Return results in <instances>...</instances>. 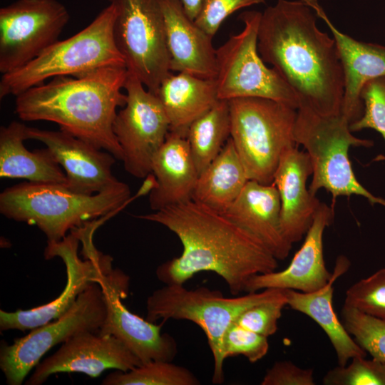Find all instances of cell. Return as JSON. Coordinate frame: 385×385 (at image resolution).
Returning a JSON list of instances; mask_svg holds the SVG:
<instances>
[{
	"instance_id": "cell-1",
	"label": "cell",
	"mask_w": 385,
	"mask_h": 385,
	"mask_svg": "<svg viewBox=\"0 0 385 385\" xmlns=\"http://www.w3.org/2000/svg\"><path fill=\"white\" fill-rule=\"evenodd\" d=\"M315 14L302 0H277L262 13L257 50L291 87L299 106L338 115L344 94L343 66L335 40L318 29Z\"/></svg>"
},
{
	"instance_id": "cell-2",
	"label": "cell",
	"mask_w": 385,
	"mask_h": 385,
	"mask_svg": "<svg viewBox=\"0 0 385 385\" xmlns=\"http://www.w3.org/2000/svg\"><path fill=\"white\" fill-rule=\"evenodd\" d=\"M136 217L163 225L183 245L179 257L156 269L165 284H183L200 272H212L237 295L252 276L278 267L272 253L222 213L192 200Z\"/></svg>"
},
{
	"instance_id": "cell-3",
	"label": "cell",
	"mask_w": 385,
	"mask_h": 385,
	"mask_svg": "<svg viewBox=\"0 0 385 385\" xmlns=\"http://www.w3.org/2000/svg\"><path fill=\"white\" fill-rule=\"evenodd\" d=\"M125 66L103 67L79 76H61L16 96L15 113L24 121L46 120L122 160L113 125L126 103Z\"/></svg>"
},
{
	"instance_id": "cell-4",
	"label": "cell",
	"mask_w": 385,
	"mask_h": 385,
	"mask_svg": "<svg viewBox=\"0 0 385 385\" xmlns=\"http://www.w3.org/2000/svg\"><path fill=\"white\" fill-rule=\"evenodd\" d=\"M130 201V190L121 185L86 195L58 183L24 182L0 194V212L6 217L37 226L47 242L63 240L68 232L108 215H115Z\"/></svg>"
},
{
	"instance_id": "cell-5",
	"label": "cell",
	"mask_w": 385,
	"mask_h": 385,
	"mask_svg": "<svg viewBox=\"0 0 385 385\" xmlns=\"http://www.w3.org/2000/svg\"><path fill=\"white\" fill-rule=\"evenodd\" d=\"M115 17V9L109 4L75 35L58 40L27 64L3 74L0 98L16 96L56 76L76 77L106 66H125L113 38Z\"/></svg>"
},
{
	"instance_id": "cell-6",
	"label": "cell",
	"mask_w": 385,
	"mask_h": 385,
	"mask_svg": "<svg viewBox=\"0 0 385 385\" xmlns=\"http://www.w3.org/2000/svg\"><path fill=\"white\" fill-rule=\"evenodd\" d=\"M349 123L342 114L322 115L305 105L297 109L294 138L308 154L312 166L309 192L324 189L332 196V207L339 196L359 195L371 205L385 207V200L375 196L356 179L349 158L351 146L371 148V140L354 136Z\"/></svg>"
},
{
	"instance_id": "cell-7",
	"label": "cell",
	"mask_w": 385,
	"mask_h": 385,
	"mask_svg": "<svg viewBox=\"0 0 385 385\" xmlns=\"http://www.w3.org/2000/svg\"><path fill=\"white\" fill-rule=\"evenodd\" d=\"M281 289H265L260 292L234 297H225L221 292L200 287L186 289L183 284H165L155 290L146 300V319L188 320L205 332L212 351L214 369L212 381H225L224 339L230 327L249 307L277 295Z\"/></svg>"
},
{
	"instance_id": "cell-8",
	"label": "cell",
	"mask_w": 385,
	"mask_h": 385,
	"mask_svg": "<svg viewBox=\"0 0 385 385\" xmlns=\"http://www.w3.org/2000/svg\"><path fill=\"white\" fill-rule=\"evenodd\" d=\"M230 138L249 180L271 184L282 155L298 146L297 109L263 98L229 100Z\"/></svg>"
},
{
	"instance_id": "cell-9",
	"label": "cell",
	"mask_w": 385,
	"mask_h": 385,
	"mask_svg": "<svg viewBox=\"0 0 385 385\" xmlns=\"http://www.w3.org/2000/svg\"><path fill=\"white\" fill-rule=\"evenodd\" d=\"M98 225L91 222L71 230L58 242H47L44 257H59L66 270V284L61 293L47 304L15 312L0 310V329L25 332L56 319L66 312L78 297L113 268V259L94 246L93 237Z\"/></svg>"
},
{
	"instance_id": "cell-10",
	"label": "cell",
	"mask_w": 385,
	"mask_h": 385,
	"mask_svg": "<svg viewBox=\"0 0 385 385\" xmlns=\"http://www.w3.org/2000/svg\"><path fill=\"white\" fill-rule=\"evenodd\" d=\"M261 16L257 11L241 14L239 19L244 23L242 31L230 36L216 49L218 98H263L297 109L299 101L294 92L274 68L265 64L258 53Z\"/></svg>"
},
{
	"instance_id": "cell-11",
	"label": "cell",
	"mask_w": 385,
	"mask_h": 385,
	"mask_svg": "<svg viewBox=\"0 0 385 385\" xmlns=\"http://www.w3.org/2000/svg\"><path fill=\"white\" fill-rule=\"evenodd\" d=\"M115 9L113 38L128 71L153 93L171 72L158 0H108Z\"/></svg>"
},
{
	"instance_id": "cell-12",
	"label": "cell",
	"mask_w": 385,
	"mask_h": 385,
	"mask_svg": "<svg viewBox=\"0 0 385 385\" xmlns=\"http://www.w3.org/2000/svg\"><path fill=\"white\" fill-rule=\"evenodd\" d=\"M106 315V303L102 287L93 283L77 298L63 315L31 329L16 338L11 344L1 342L0 368L9 385H21L29 373L51 348L85 332L99 331Z\"/></svg>"
},
{
	"instance_id": "cell-13",
	"label": "cell",
	"mask_w": 385,
	"mask_h": 385,
	"mask_svg": "<svg viewBox=\"0 0 385 385\" xmlns=\"http://www.w3.org/2000/svg\"><path fill=\"white\" fill-rule=\"evenodd\" d=\"M128 71L126 103L117 113L113 133L121 148L127 173L137 178L151 174L153 159L170 131V121L158 96Z\"/></svg>"
},
{
	"instance_id": "cell-14",
	"label": "cell",
	"mask_w": 385,
	"mask_h": 385,
	"mask_svg": "<svg viewBox=\"0 0 385 385\" xmlns=\"http://www.w3.org/2000/svg\"><path fill=\"white\" fill-rule=\"evenodd\" d=\"M58 0H16L0 9V72L27 64L58 41L69 21Z\"/></svg>"
},
{
	"instance_id": "cell-15",
	"label": "cell",
	"mask_w": 385,
	"mask_h": 385,
	"mask_svg": "<svg viewBox=\"0 0 385 385\" xmlns=\"http://www.w3.org/2000/svg\"><path fill=\"white\" fill-rule=\"evenodd\" d=\"M106 303V315L98 331L120 341L141 361H173L178 353L175 339L161 333L165 322L159 324L144 319L131 312L123 303L128 296L130 277L122 270L112 268L98 282Z\"/></svg>"
},
{
	"instance_id": "cell-16",
	"label": "cell",
	"mask_w": 385,
	"mask_h": 385,
	"mask_svg": "<svg viewBox=\"0 0 385 385\" xmlns=\"http://www.w3.org/2000/svg\"><path fill=\"white\" fill-rule=\"evenodd\" d=\"M142 363L120 341L98 332H85L63 342L52 355L39 362L26 381L41 385L51 375L83 373L96 378L107 369L129 371Z\"/></svg>"
},
{
	"instance_id": "cell-17",
	"label": "cell",
	"mask_w": 385,
	"mask_h": 385,
	"mask_svg": "<svg viewBox=\"0 0 385 385\" xmlns=\"http://www.w3.org/2000/svg\"><path fill=\"white\" fill-rule=\"evenodd\" d=\"M26 140L43 143L54 155L66 176V187L86 195H93L121 185L112 173L115 158L109 152L64 130L26 127Z\"/></svg>"
},
{
	"instance_id": "cell-18",
	"label": "cell",
	"mask_w": 385,
	"mask_h": 385,
	"mask_svg": "<svg viewBox=\"0 0 385 385\" xmlns=\"http://www.w3.org/2000/svg\"><path fill=\"white\" fill-rule=\"evenodd\" d=\"M334 208L321 205L304 241L294 254L290 264L283 270L257 274L247 282L244 291L255 292L265 289H293L304 293L317 291L326 286L336 274L327 270L323 250L325 229L334 218Z\"/></svg>"
},
{
	"instance_id": "cell-19",
	"label": "cell",
	"mask_w": 385,
	"mask_h": 385,
	"mask_svg": "<svg viewBox=\"0 0 385 385\" xmlns=\"http://www.w3.org/2000/svg\"><path fill=\"white\" fill-rule=\"evenodd\" d=\"M221 213L277 260L288 257L292 244L282 229L280 199L274 183L249 180L236 200Z\"/></svg>"
},
{
	"instance_id": "cell-20",
	"label": "cell",
	"mask_w": 385,
	"mask_h": 385,
	"mask_svg": "<svg viewBox=\"0 0 385 385\" xmlns=\"http://www.w3.org/2000/svg\"><path fill=\"white\" fill-rule=\"evenodd\" d=\"M327 25L335 40L344 75V94L341 114L349 124L364 113L361 98L368 81L385 76V46L357 41L339 31L329 20L317 0H303Z\"/></svg>"
},
{
	"instance_id": "cell-21",
	"label": "cell",
	"mask_w": 385,
	"mask_h": 385,
	"mask_svg": "<svg viewBox=\"0 0 385 385\" xmlns=\"http://www.w3.org/2000/svg\"><path fill=\"white\" fill-rule=\"evenodd\" d=\"M312 174L308 154L297 146L282 155L274 175L272 183L280 199L282 229L292 244L305 236L321 205L307 187Z\"/></svg>"
},
{
	"instance_id": "cell-22",
	"label": "cell",
	"mask_w": 385,
	"mask_h": 385,
	"mask_svg": "<svg viewBox=\"0 0 385 385\" xmlns=\"http://www.w3.org/2000/svg\"><path fill=\"white\" fill-rule=\"evenodd\" d=\"M158 1L164 17L171 72L215 79L216 49L212 46V37L188 16L180 0Z\"/></svg>"
},
{
	"instance_id": "cell-23",
	"label": "cell",
	"mask_w": 385,
	"mask_h": 385,
	"mask_svg": "<svg viewBox=\"0 0 385 385\" xmlns=\"http://www.w3.org/2000/svg\"><path fill=\"white\" fill-rule=\"evenodd\" d=\"M151 174L155 185L149 203L153 211L192 200L199 173L185 136L169 131L153 159Z\"/></svg>"
},
{
	"instance_id": "cell-24",
	"label": "cell",
	"mask_w": 385,
	"mask_h": 385,
	"mask_svg": "<svg viewBox=\"0 0 385 385\" xmlns=\"http://www.w3.org/2000/svg\"><path fill=\"white\" fill-rule=\"evenodd\" d=\"M349 262L340 257L335 267L336 274L320 289L304 293L293 289H284L287 305L316 322L327 335L337 354L338 364L344 366L349 359L365 356L366 352L356 343L345 329L335 313L333 305V283L349 267Z\"/></svg>"
},
{
	"instance_id": "cell-25",
	"label": "cell",
	"mask_w": 385,
	"mask_h": 385,
	"mask_svg": "<svg viewBox=\"0 0 385 385\" xmlns=\"http://www.w3.org/2000/svg\"><path fill=\"white\" fill-rule=\"evenodd\" d=\"M26 125L13 121L0 128V177L66 185V176L51 150L29 151L24 145Z\"/></svg>"
},
{
	"instance_id": "cell-26",
	"label": "cell",
	"mask_w": 385,
	"mask_h": 385,
	"mask_svg": "<svg viewBox=\"0 0 385 385\" xmlns=\"http://www.w3.org/2000/svg\"><path fill=\"white\" fill-rule=\"evenodd\" d=\"M156 96L169 119L170 130L185 137L190 124L220 100L215 79L184 72L167 76Z\"/></svg>"
},
{
	"instance_id": "cell-27",
	"label": "cell",
	"mask_w": 385,
	"mask_h": 385,
	"mask_svg": "<svg viewBox=\"0 0 385 385\" xmlns=\"http://www.w3.org/2000/svg\"><path fill=\"white\" fill-rule=\"evenodd\" d=\"M248 180L230 137L220 153L200 173L192 200L223 212L239 196Z\"/></svg>"
},
{
	"instance_id": "cell-28",
	"label": "cell",
	"mask_w": 385,
	"mask_h": 385,
	"mask_svg": "<svg viewBox=\"0 0 385 385\" xmlns=\"http://www.w3.org/2000/svg\"><path fill=\"white\" fill-rule=\"evenodd\" d=\"M230 105L219 100L194 120L186 135L191 155L199 175L217 157L230 137Z\"/></svg>"
},
{
	"instance_id": "cell-29",
	"label": "cell",
	"mask_w": 385,
	"mask_h": 385,
	"mask_svg": "<svg viewBox=\"0 0 385 385\" xmlns=\"http://www.w3.org/2000/svg\"><path fill=\"white\" fill-rule=\"evenodd\" d=\"M103 385H198V378L188 369L167 361H151L129 371L115 370Z\"/></svg>"
},
{
	"instance_id": "cell-30",
	"label": "cell",
	"mask_w": 385,
	"mask_h": 385,
	"mask_svg": "<svg viewBox=\"0 0 385 385\" xmlns=\"http://www.w3.org/2000/svg\"><path fill=\"white\" fill-rule=\"evenodd\" d=\"M342 322L356 343L372 358L385 361V319L344 305Z\"/></svg>"
},
{
	"instance_id": "cell-31",
	"label": "cell",
	"mask_w": 385,
	"mask_h": 385,
	"mask_svg": "<svg viewBox=\"0 0 385 385\" xmlns=\"http://www.w3.org/2000/svg\"><path fill=\"white\" fill-rule=\"evenodd\" d=\"M344 305L385 319V268L352 284L346 292Z\"/></svg>"
},
{
	"instance_id": "cell-32",
	"label": "cell",
	"mask_w": 385,
	"mask_h": 385,
	"mask_svg": "<svg viewBox=\"0 0 385 385\" xmlns=\"http://www.w3.org/2000/svg\"><path fill=\"white\" fill-rule=\"evenodd\" d=\"M322 382L325 385H385V361L356 356L349 364L329 370Z\"/></svg>"
},
{
	"instance_id": "cell-33",
	"label": "cell",
	"mask_w": 385,
	"mask_h": 385,
	"mask_svg": "<svg viewBox=\"0 0 385 385\" xmlns=\"http://www.w3.org/2000/svg\"><path fill=\"white\" fill-rule=\"evenodd\" d=\"M285 306L287 297L284 289H282L275 297L254 304L245 310L239 315L235 323L268 338L277 332L278 321Z\"/></svg>"
},
{
	"instance_id": "cell-34",
	"label": "cell",
	"mask_w": 385,
	"mask_h": 385,
	"mask_svg": "<svg viewBox=\"0 0 385 385\" xmlns=\"http://www.w3.org/2000/svg\"><path fill=\"white\" fill-rule=\"evenodd\" d=\"M361 98L364 113L359 120L349 125L351 131L373 129L381 134L385 142V76L366 82Z\"/></svg>"
},
{
	"instance_id": "cell-35",
	"label": "cell",
	"mask_w": 385,
	"mask_h": 385,
	"mask_svg": "<svg viewBox=\"0 0 385 385\" xmlns=\"http://www.w3.org/2000/svg\"><path fill=\"white\" fill-rule=\"evenodd\" d=\"M223 346L225 359L242 355L255 363L267 354L269 342L267 337L233 323L226 332Z\"/></svg>"
},
{
	"instance_id": "cell-36",
	"label": "cell",
	"mask_w": 385,
	"mask_h": 385,
	"mask_svg": "<svg viewBox=\"0 0 385 385\" xmlns=\"http://www.w3.org/2000/svg\"><path fill=\"white\" fill-rule=\"evenodd\" d=\"M263 3L265 0H204L195 22L212 38L230 14L242 8Z\"/></svg>"
},
{
	"instance_id": "cell-37",
	"label": "cell",
	"mask_w": 385,
	"mask_h": 385,
	"mask_svg": "<svg viewBox=\"0 0 385 385\" xmlns=\"http://www.w3.org/2000/svg\"><path fill=\"white\" fill-rule=\"evenodd\" d=\"M314 371L302 369L290 361H278L268 369L261 385H314Z\"/></svg>"
},
{
	"instance_id": "cell-38",
	"label": "cell",
	"mask_w": 385,
	"mask_h": 385,
	"mask_svg": "<svg viewBox=\"0 0 385 385\" xmlns=\"http://www.w3.org/2000/svg\"><path fill=\"white\" fill-rule=\"evenodd\" d=\"M188 16L195 21L200 12L204 0H180Z\"/></svg>"
}]
</instances>
